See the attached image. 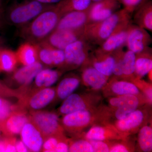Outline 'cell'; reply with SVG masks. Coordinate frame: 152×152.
Instances as JSON below:
<instances>
[{"label": "cell", "instance_id": "cell-1", "mask_svg": "<svg viewBox=\"0 0 152 152\" xmlns=\"http://www.w3.org/2000/svg\"><path fill=\"white\" fill-rule=\"evenodd\" d=\"M61 18L54 6L43 12L27 24L19 28L18 34L26 42L34 45L39 43L45 40L56 29Z\"/></svg>", "mask_w": 152, "mask_h": 152}, {"label": "cell", "instance_id": "cell-2", "mask_svg": "<svg viewBox=\"0 0 152 152\" xmlns=\"http://www.w3.org/2000/svg\"><path fill=\"white\" fill-rule=\"evenodd\" d=\"M132 14L126 9H120L103 20L86 25L83 38L93 46L101 45L121 23L132 19Z\"/></svg>", "mask_w": 152, "mask_h": 152}, {"label": "cell", "instance_id": "cell-3", "mask_svg": "<svg viewBox=\"0 0 152 152\" xmlns=\"http://www.w3.org/2000/svg\"><path fill=\"white\" fill-rule=\"evenodd\" d=\"M54 6L35 0H23L11 5L3 15V19L5 18L9 24L19 28L27 24L43 12L51 9Z\"/></svg>", "mask_w": 152, "mask_h": 152}, {"label": "cell", "instance_id": "cell-4", "mask_svg": "<svg viewBox=\"0 0 152 152\" xmlns=\"http://www.w3.org/2000/svg\"><path fill=\"white\" fill-rule=\"evenodd\" d=\"M94 46L83 38L68 45L64 50V62L58 69L64 72L83 66L88 60Z\"/></svg>", "mask_w": 152, "mask_h": 152}, {"label": "cell", "instance_id": "cell-5", "mask_svg": "<svg viewBox=\"0 0 152 152\" xmlns=\"http://www.w3.org/2000/svg\"><path fill=\"white\" fill-rule=\"evenodd\" d=\"M56 96V89L44 88L29 90L19 99L18 104L22 108L30 113L41 110L50 104Z\"/></svg>", "mask_w": 152, "mask_h": 152}, {"label": "cell", "instance_id": "cell-6", "mask_svg": "<svg viewBox=\"0 0 152 152\" xmlns=\"http://www.w3.org/2000/svg\"><path fill=\"white\" fill-rule=\"evenodd\" d=\"M30 120L39 131L44 140L54 135L64 134L58 115L53 112L39 110L30 113Z\"/></svg>", "mask_w": 152, "mask_h": 152}, {"label": "cell", "instance_id": "cell-7", "mask_svg": "<svg viewBox=\"0 0 152 152\" xmlns=\"http://www.w3.org/2000/svg\"><path fill=\"white\" fill-rule=\"evenodd\" d=\"M132 23V19L121 23L94 52L98 53H112L118 49L124 48L126 45L128 34Z\"/></svg>", "mask_w": 152, "mask_h": 152}, {"label": "cell", "instance_id": "cell-8", "mask_svg": "<svg viewBox=\"0 0 152 152\" xmlns=\"http://www.w3.org/2000/svg\"><path fill=\"white\" fill-rule=\"evenodd\" d=\"M95 120V115L91 110H84L64 115L61 121L64 130L72 134L80 133L88 126Z\"/></svg>", "mask_w": 152, "mask_h": 152}, {"label": "cell", "instance_id": "cell-9", "mask_svg": "<svg viewBox=\"0 0 152 152\" xmlns=\"http://www.w3.org/2000/svg\"><path fill=\"white\" fill-rule=\"evenodd\" d=\"M38 61L43 66L50 67L61 66L65 60L64 50L55 48L45 41L35 44Z\"/></svg>", "mask_w": 152, "mask_h": 152}, {"label": "cell", "instance_id": "cell-10", "mask_svg": "<svg viewBox=\"0 0 152 152\" xmlns=\"http://www.w3.org/2000/svg\"><path fill=\"white\" fill-rule=\"evenodd\" d=\"M84 29H55L44 41L55 48L64 50L68 45L83 38Z\"/></svg>", "mask_w": 152, "mask_h": 152}, {"label": "cell", "instance_id": "cell-11", "mask_svg": "<svg viewBox=\"0 0 152 152\" xmlns=\"http://www.w3.org/2000/svg\"><path fill=\"white\" fill-rule=\"evenodd\" d=\"M121 4L119 0H100L93 2L90 7L88 24L109 18L120 10Z\"/></svg>", "mask_w": 152, "mask_h": 152}, {"label": "cell", "instance_id": "cell-12", "mask_svg": "<svg viewBox=\"0 0 152 152\" xmlns=\"http://www.w3.org/2000/svg\"><path fill=\"white\" fill-rule=\"evenodd\" d=\"M152 42L151 37L146 30L132 24L125 45L128 50L136 54L149 47Z\"/></svg>", "mask_w": 152, "mask_h": 152}, {"label": "cell", "instance_id": "cell-13", "mask_svg": "<svg viewBox=\"0 0 152 152\" xmlns=\"http://www.w3.org/2000/svg\"><path fill=\"white\" fill-rule=\"evenodd\" d=\"M93 96L91 95L72 94L65 99L59 109V112L64 115L78 111L91 110L97 100Z\"/></svg>", "mask_w": 152, "mask_h": 152}, {"label": "cell", "instance_id": "cell-14", "mask_svg": "<svg viewBox=\"0 0 152 152\" xmlns=\"http://www.w3.org/2000/svg\"><path fill=\"white\" fill-rule=\"evenodd\" d=\"M30 121L29 115L25 110L14 112L0 122V131L5 136H14L20 134L25 124Z\"/></svg>", "mask_w": 152, "mask_h": 152}, {"label": "cell", "instance_id": "cell-15", "mask_svg": "<svg viewBox=\"0 0 152 152\" xmlns=\"http://www.w3.org/2000/svg\"><path fill=\"white\" fill-rule=\"evenodd\" d=\"M91 7V6H90ZM90 7L83 11L70 12L63 15L56 30H77L85 28L88 21Z\"/></svg>", "mask_w": 152, "mask_h": 152}, {"label": "cell", "instance_id": "cell-16", "mask_svg": "<svg viewBox=\"0 0 152 152\" xmlns=\"http://www.w3.org/2000/svg\"><path fill=\"white\" fill-rule=\"evenodd\" d=\"M20 134L21 140L29 151H41L44 141L43 137L30 120L25 124Z\"/></svg>", "mask_w": 152, "mask_h": 152}, {"label": "cell", "instance_id": "cell-17", "mask_svg": "<svg viewBox=\"0 0 152 152\" xmlns=\"http://www.w3.org/2000/svg\"><path fill=\"white\" fill-rule=\"evenodd\" d=\"M114 126H93L86 133L84 138L88 140H98L108 141L112 140H121L125 137Z\"/></svg>", "mask_w": 152, "mask_h": 152}, {"label": "cell", "instance_id": "cell-18", "mask_svg": "<svg viewBox=\"0 0 152 152\" xmlns=\"http://www.w3.org/2000/svg\"><path fill=\"white\" fill-rule=\"evenodd\" d=\"M145 114L143 111L136 110L125 118L116 121L114 126L125 136L137 130L144 123Z\"/></svg>", "mask_w": 152, "mask_h": 152}, {"label": "cell", "instance_id": "cell-19", "mask_svg": "<svg viewBox=\"0 0 152 152\" xmlns=\"http://www.w3.org/2000/svg\"><path fill=\"white\" fill-rule=\"evenodd\" d=\"M43 68V65L39 61L30 65L23 66L14 71L11 79L15 83L21 86L20 87H28L37 74Z\"/></svg>", "mask_w": 152, "mask_h": 152}, {"label": "cell", "instance_id": "cell-20", "mask_svg": "<svg viewBox=\"0 0 152 152\" xmlns=\"http://www.w3.org/2000/svg\"><path fill=\"white\" fill-rule=\"evenodd\" d=\"M83 66L82 79L86 86L95 90L101 89L105 86L110 77L101 73L90 64L88 61Z\"/></svg>", "mask_w": 152, "mask_h": 152}, {"label": "cell", "instance_id": "cell-21", "mask_svg": "<svg viewBox=\"0 0 152 152\" xmlns=\"http://www.w3.org/2000/svg\"><path fill=\"white\" fill-rule=\"evenodd\" d=\"M88 62L101 73L110 77L115 64L114 53H98L94 51L90 55Z\"/></svg>", "mask_w": 152, "mask_h": 152}, {"label": "cell", "instance_id": "cell-22", "mask_svg": "<svg viewBox=\"0 0 152 152\" xmlns=\"http://www.w3.org/2000/svg\"><path fill=\"white\" fill-rule=\"evenodd\" d=\"M152 49L150 47L136 54L134 75L137 78L143 77L152 69Z\"/></svg>", "mask_w": 152, "mask_h": 152}, {"label": "cell", "instance_id": "cell-23", "mask_svg": "<svg viewBox=\"0 0 152 152\" xmlns=\"http://www.w3.org/2000/svg\"><path fill=\"white\" fill-rule=\"evenodd\" d=\"M133 22L147 31H152V1L151 0L139 7L134 11Z\"/></svg>", "mask_w": 152, "mask_h": 152}, {"label": "cell", "instance_id": "cell-24", "mask_svg": "<svg viewBox=\"0 0 152 152\" xmlns=\"http://www.w3.org/2000/svg\"><path fill=\"white\" fill-rule=\"evenodd\" d=\"M63 72L59 69H43L34 78V89L48 88L54 84L62 75Z\"/></svg>", "mask_w": 152, "mask_h": 152}, {"label": "cell", "instance_id": "cell-25", "mask_svg": "<svg viewBox=\"0 0 152 152\" xmlns=\"http://www.w3.org/2000/svg\"><path fill=\"white\" fill-rule=\"evenodd\" d=\"M80 79L76 75H70L64 78L56 89V96L61 100H64L72 94L79 87Z\"/></svg>", "mask_w": 152, "mask_h": 152}, {"label": "cell", "instance_id": "cell-26", "mask_svg": "<svg viewBox=\"0 0 152 152\" xmlns=\"http://www.w3.org/2000/svg\"><path fill=\"white\" fill-rule=\"evenodd\" d=\"M15 53L18 62L23 66L30 65L39 61L35 45L29 42L22 44Z\"/></svg>", "mask_w": 152, "mask_h": 152}, {"label": "cell", "instance_id": "cell-27", "mask_svg": "<svg viewBox=\"0 0 152 152\" xmlns=\"http://www.w3.org/2000/svg\"><path fill=\"white\" fill-rule=\"evenodd\" d=\"M92 0H62L55 5L61 16L74 11H83L90 7Z\"/></svg>", "mask_w": 152, "mask_h": 152}, {"label": "cell", "instance_id": "cell-28", "mask_svg": "<svg viewBox=\"0 0 152 152\" xmlns=\"http://www.w3.org/2000/svg\"><path fill=\"white\" fill-rule=\"evenodd\" d=\"M18 63L15 52L4 48L0 52V72H14Z\"/></svg>", "mask_w": 152, "mask_h": 152}, {"label": "cell", "instance_id": "cell-29", "mask_svg": "<svg viewBox=\"0 0 152 152\" xmlns=\"http://www.w3.org/2000/svg\"><path fill=\"white\" fill-rule=\"evenodd\" d=\"M111 90L117 96L133 95L137 96L140 94V90L137 85L126 80H115L113 82Z\"/></svg>", "mask_w": 152, "mask_h": 152}, {"label": "cell", "instance_id": "cell-30", "mask_svg": "<svg viewBox=\"0 0 152 152\" xmlns=\"http://www.w3.org/2000/svg\"><path fill=\"white\" fill-rule=\"evenodd\" d=\"M136 55L132 51L128 50L124 52L122 60L123 76L121 78L134 80V75Z\"/></svg>", "mask_w": 152, "mask_h": 152}, {"label": "cell", "instance_id": "cell-31", "mask_svg": "<svg viewBox=\"0 0 152 152\" xmlns=\"http://www.w3.org/2000/svg\"><path fill=\"white\" fill-rule=\"evenodd\" d=\"M138 143L142 151L148 152L152 150V129L149 126H145L140 130L138 135Z\"/></svg>", "mask_w": 152, "mask_h": 152}, {"label": "cell", "instance_id": "cell-32", "mask_svg": "<svg viewBox=\"0 0 152 152\" xmlns=\"http://www.w3.org/2000/svg\"><path fill=\"white\" fill-rule=\"evenodd\" d=\"M109 104L111 107L116 109L128 105L133 104H140V101L137 96L135 95H121L110 98L109 100Z\"/></svg>", "mask_w": 152, "mask_h": 152}, {"label": "cell", "instance_id": "cell-33", "mask_svg": "<svg viewBox=\"0 0 152 152\" xmlns=\"http://www.w3.org/2000/svg\"><path fill=\"white\" fill-rule=\"evenodd\" d=\"M69 152H94L91 144L88 140H79L70 141Z\"/></svg>", "mask_w": 152, "mask_h": 152}, {"label": "cell", "instance_id": "cell-34", "mask_svg": "<svg viewBox=\"0 0 152 152\" xmlns=\"http://www.w3.org/2000/svg\"><path fill=\"white\" fill-rule=\"evenodd\" d=\"M124 52L123 48L113 52L115 62L113 69V75L116 78H121L123 76L122 60Z\"/></svg>", "mask_w": 152, "mask_h": 152}, {"label": "cell", "instance_id": "cell-35", "mask_svg": "<svg viewBox=\"0 0 152 152\" xmlns=\"http://www.w3.org/2000/svg\"><path fill=\"white\" fill-rule=\"evenodd\" d=\"M65 137L64 134L50 136L44 140L41 151L54 152L57 144Z\"/></svg>", "mask_w": 152, "mask_h": 152}, {"label": "cell", "instance_id": "cell-36", "mask_svg": "<svg viewBox=\"0 0 152 152\" xmlns=\"http://www.w3.org/2000/svg\"><path fill=\"white\" fill-rule=\"evenodd\" d=\"M16 141L14 136H4L0 139V152H16Z\"/></svg>", "mask_w": 152, "mask_h": 152}, {"label": "cell", "instance_id": "cell-37", "mask_svg": "<svg viewBox=\"0 0 152 152\" xmlns=\"http://www.w3.org/2000/svg\"><path fill=\"white\" fill-rule=\"evenodd\" d=\"M138 104H133L128 105L115 109V117L117 121L125 118L131 113L135 110L139 106Z\"/></svg>", "mask_w": 152, "mask_h": 152}, {"label": "cell", "instance_id": "cell-38", "mask_svg": "<svg viewBox=\"0 0 152 152\" xmlns=\"http://www.w3.org/2000/svg\"><path fill=\"white\" fill-rule=\"evenodd\" d=\"M21 110L22 109L18 104H12L10 102L6 100L5 102L0 107V122L7 118L14 112Z\"/></svg>", "mask_w": 152, "mask_h": 152}, {"label": "cell", "instance_id": "cell-39", "mask_svg": "<svg viewBox=\"0 0 152 152\" xmlns=\"http://www.w3.org/2000/svg\"><path fill=\"white\" fill-rule=\"evenodd\" d=\"M23 95L21 91L18 88L17 90L12 89L0 82V97H15L19 99Z\"/></svg>", "mask_w": 152, "mask_h": 152}, {"label": "cell", "instance_id": "cell-40", "mask_svg": "<svg viewBox=\"0 0 152 152\" xmlns=\"http://www.w3.org/2000/svg\"><path fill=\"white\" fill-rule=\"evenodd\" d=\"M120 3L124 6L129 13L132 14L139 7L144 4V0H119Z\"/></svg>", "mask_w": 152, "mask_h": 152}, {"label": "cell", "instance_id": "cell-41", "mask_svg": "<svg viewBox=\"0 0 152 152\" xmlns=\"http://www.w3.org/2000/svg\"><path fill=\"white\" fill-rule=\"evenodd\" d=\"M92 146L94 152H110L111 147L107 141L98 140H88Z\"/></svg>", "mask_w": 152, "mask_h": 152}, {"label": "cell", "instance_id": "cell-42", "mask_svg": "<svg viewBox=\"0 0 152 152\" xmlns=\"http://www.w3.org/2000/svg\"><path fill=\"white\" fill-rule=\"evenodd\" d=\"M69 140L64 137L57 144L54 152H69Z\"/></svg>", "mask_w": 152, "mask_h": 152}, {"label": "cell", "instance_id": "cell-43", "mask_svg": "<svg viewBox=\"0 0 152 152\" xmlns=\"http://www.w3.org/2000/svg\"><path fill=\"white\" fill-rule=\"evenodd\" d=\"M130 150L129 147L124 144L118 143L115 144L111 147L110 152H128Z\"/></svg>", "mask_w": 152, "mask_h": 152}, {"label": "cell", "instance_id": "cell-44", "mask_svg": "<svg viewBox=\"0 0 152 152\" xmlns=\"http://www.w3.org/2000/svg\"><path fill=\"white\" fill-rule=\"evenodd\" d=\"M15 148L16 152H26L29 151L22 140H17L15 143Z\"/></svg>", "mask_w": 152, "mask_h": 152}, {"label": "cell", "instance_id": "cell-45", "mask_svg": "<svg viewBox=\"0 0 152 152\" xmlns=\"http://www.w3.org/2000/svg\"><path fill=\"white\" fill-rule=\"evenodd\" d=\"M37 1L48 4L55 5L59 3L62 0H35Z\"/></svg>", "mask_w": 152, "mask_h": 152}, {"label": "cell", "instance_id": "cell-46", "mask_svg": "<svg viewBox=\"0 0 152 152\" xmlns=\"http://www.w3.org/2000/svg\"><path fill=\"white\" fill-rule=\"evenodd\" d=\"M4 48V41L2 37L0 36V52L2 49Z\"/></svg>", "mask_w": 152, "mask_h": 152}, {"label": "cell", "instance_id": "cell-47", "mask_svg": "<svg viewBox=\"0 0 152 152\" xmlns=\"http://www.w3.org/2000/svg\"><path fill=\"white\" fill-rule=\"evenodd\" d=\"M4 12V8H3L2 1V0H0V16L3 18Z\"/></svg>", "mask_w": 152, "mask_h": 152}, {"label": "cell", "instance_id": "cell-48", "mask_svg": "<svg viewBox=\"0 0 152 152\" xmlns=\"http://www.w3.org/2000/svg\"><path fill=\"white\" fill-rule=\"evenodd\" d=\"M4 26V19L1 17L0 16V30L3 28Z\"/></svg>", "mask_w": 152, "mask_h": 152}, {"label": "cell", "instance_id": "cell-49", "mask_svg": "<svg viewBox=\"0 0 152 152\" xmlns=\"http://www.w3.org/2000/svg\"><path fill=\"white\" fill-rule=\"evenodd\" d=\"M6 101V99H3V97H0V107Z\"/></svg>", "mask_w": 152, "mask_h": 152}, {"label": "cell", "instance_id": "cell-50", "mask_svg": "<svg viewBox=\"0 0 152 152\" xmlns=\"http://www.w3.org/2000/svg\"><path fill=\"white\" fill-rule=\"evenodd\" d=\"M149 1V0H144V4H145V3L147 2H148V1Z\"/></svg>", "mask_w": 152, "mask_h": 152}, {"label": "cell", "instance_id": "cell-51", "mask_svg": "<svg viewBox=\"0 0 152 152\" xmlns=\"http://www.w3.org/2000/svg\"><path fill=\"white\" fill-rule=\"evenodd\" d=\"M100 1V0H92L93 2L97 1Z\"/></svg>", "mask_w": 152, "mask_h": 152}]
</instances>
